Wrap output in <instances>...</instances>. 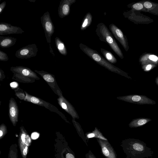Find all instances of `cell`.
<instances>
[{
  "label": "cell",
  "instance_id": "cell-1",
  "mask_svg": "<svg viewBox=\"0 0 158 158\" xmlns=\"http://www.w3.org/2000/svg\"><path fill=\"white\" fill-rule=\"evenodd\" d=\"M125 146L128 158H149L154 153L145 143L139 139H129L126 140Z\"/></svg>",
  "mask_w": 158,
  "mask_h": 158
},
{
  "label": "cell",
  "instance_id": "cell-2",
  "mask_svg": "<svg viewBox=\"0 0 158 158\" xmlns=\"http://www.w3.org/2000/svg\"><path fill=\"white\" fill-rule=\"evenodd\" d=\"M95 32L99 40L106 43L120 58H123V53L111 32L105 24L102 23L97 26Z\"/></svg>",
  "mask_w": 158,
  "mask_h": 158
},
{
  "label": "cell",
  "instance_id": "cell-3",
  "mask_svg": "<svg viewBox=\"0 0 158 158\" xmlns=\"http://www.w3.org/2000/svg\"><path fill=\"white\" fill-rule=\"evenodd\" d=\"M10 70L14 74L12 79L20 82L32 83L40 79L35 72L26 67H11Z\"/></svg>",
  "mask_w": 158,
  "mask_h": 158
},
{
  "label": "cell",
  "instance_id": "cell-4",
  "mask_svg": "<svg viewBox=\"0 0 158 158\" xmlns=\"http://www.w3.org/2000/svg\"><path fill=\"white\" fill-rule=\"evenodd\" d=\"M79 46L83 52L99 64L110 69L115 70L116 69L101 56L97 51L82 43L79 44Z\"/></svg>",
  "mask_w": 158,
  "mask_h": 158
},
{
  "label": "cell",
  "instance_id": "cell-5",
  "mask_svg": "<svg viewBox=\"0 0 158 158\" xmlns=\"http://www.w3.org/2000/svg\"><path fill=\"white\" fill-rule=\"evenodd\" d=\"M41 23L44 29L47 42L49 46L50 52L55 56L50 44L51 38L55 31V27L51 18L49 13L47 11L40 17Z\"/></svg>",
  "mask_w": 158,
  "mask_h": 158
},
{
  "label": "cell",
  "instance_id": "cell-6",
  "mask_svg": "<svg viewBox=\"0 0 158 158\" xmlns=\"http://www.w3.org/2000/svg\"><path fill=\"white\" fill-rule=\"evenodd\" d=\"M24 92L25 94L22 100L44 107L50 111L55 112L62 116L61 112L55 106L39 98L30 95L25 91Z\"/></svg>",
  "mask_w": 158,
  "mask_h": 158
},
{
  "label": "cell",
  "instance_id": "cell-7",
  "mask_svg": "<svg viewBox=\"0 0 158 158\" xmlns=\"http://www.w3.org/2000/svg\"><path fill=\"white\" fill-rule=\"evenodd\" d=\"M18 142L22 156L23 158H26L31 140L23 126L20 128Z\"/></svg>",
  "mask_w": 158,
  "mask_h": 158
},
{
  "label": "cell",
  "instance_id": "cell-8",
  "mask_svg": "<svg viewBox=\"0 0 158 158\" xmlns=\"http://www.w3.org/2000/svg\"><path fill=\"white\" fill-rule=\"evenodd\" d=\"M38 51V48L35 44H28L17 50L15 56L19 59L30 58L35 56Z\"/></svg>",
  "mask_w": 158,
  "mask_h": 158
},
{
  "label": "cell",
  "instance_id": "cell-9",
  "mask_svg": "<svg viewBox=\"0 0 158 158\" xmlns=\"http://www.w3.org/2000/svg\"><path fill=\"white\" fill-rule=\"evenodd\" d=\"M35 72L40 75L43 78L54 92L57 95V91L59 90L60 88L58 86L54 75L43 70H35Z\"/></svg>",
  "mask_w": 158,
  "mask_h": 158
},
{
  "label": "cell",
  "instance_id": "cell-10",
  "mask_svg": "<svg viewBox=\"0 0 158 158\" xmlns=\"http://www.w3.org/2000/svg\"><path fill=\"white\" fill-rule=\"evenodd\" d=\"M24 32L20 27L5 22L0 23V35L21 34Z\"/></svg>",
  "mask_w": 158,
  "mask_h": 158
},
{
  "label": "cell",
  "instance_id": "cell-11",
  "mask_svg": "<svg viewBox=\"0 0 158 158\" xmlns=\"http://www.w3.org/2000/svg\"><path fill=\"white\" fill-rule=\"evenodd\" d=\"M19 114V110L17 103L15 99L11 98L9 100V115L10 121L14 126L18 122Z\"/></svg>",
  "mask_w": 158,
  "mask_h": 158
},
{
  "label": "cell",
  "instance_id": "cell-12",
  "mask_svg": "<svg viewBox=\"0 0 158 158\" xmlns=\"http://www.w3.org/2000/svg\"><path fill=\"white\" fill-rule=\"evenodd\" d=\"M125 99L129 102L139 105H153L156 103L155 101L144 95H130L126 96Z\"/></svg>",
  "mask_w": 158,
  "mask_h": 158
},
{
  "label": "cell",
  "instance_id": "cell-13",
  "mask_svg": "<svg viewBox=\"0 0 158 158\" xmlns=\"http://www.w3.org/2000/svg\"><path fill=\"white\" fill-rule=\"evenodd\" d=\"M109 27L110 30L113 36L126 50L127 48L126 39L122 31L113 23L109 25Z\"/></svg>",
  "mask_w": 158,
  "mask_h": 158
},
{
  "label": "cell",
  "instance_id": "cell-14",
  "mask_svg": "<svg viewBox=\"0 0 158 158\" xmlns=\"http://www.w3.org/2000/svg\"><path fill=\"white\" fill-rule=\"evenodd\" d=\"M76 1V0H61L58 8L59 17L63 18L68 16L70 12L71 6Z\"/></svg>",
  "mask_w": 158,
  "mask_h": 158
},
{
  "label": "cell",
  "instance_id": "cell-15",
  "mask_svg": "<svg viewBox=\"0 0 158 158\" xmlns=\"http://www.w3.org/2000/svg\"><path fill=\"white\" fill-rule=\"evenodd\" d=\"M17 39L9 36H0V46L2 48H8L14 45Z\"/></svg>",
  "mask_w": 158,
  "mask_h": 158
},
{
  "label": "cell",
  "instance_id": "cell-16",
  "mask_svg": "<svg viewBox=\"0 0 158 158\" xmlns=\"http://www.w3.org/2000/svg\"><path fill=\"white\" fill-rule=\"evenodd\" d=\"M152 119L148 118H141L133 119L129 124V127L131 128H136L142 126Z\"/></svg>",
  "mask_w": 158,
  "mask_h": 158
},
{
  "label": "cell",
  "instance_id": "cell-17",
  "mask_svg": "<svg viewBox=\"0 0 158 158\" xmlns=\"http://www.w3.org/2000/svg\"><path fill=\"white\" fill-rule=\"evenodd\" d=\"M55 42L56 46L60 53L63 56H66L67 54V51L64 43L57 37L55 38Z\"/></svg>",
  "mask_w": 158,
  "mask_h": 158
},
{
  "label": "cell",
  "instance_id": "cell-18",
  "mask_svg": "<svg viewBox=\"0 0 158 158\" xmlns=\"http://www.w3.org/2000/svg\"><path fill=\"white\" fill-rule=\"evenodd\" d=\"M93 17L90 12L87 13L85 16L81 23L80 29L82 31L85 30L91 24Z\"/></svg>",
  "mask_w": 158,
  "mask_h": 158
},
{
  "label": "cell",
  "instance_id": "cell-19",
  "mask_svg": "<svg viewBox=\"0 0 158 158\" xmlns=\"http://www.w3.org/2000/svg\"><path fill=\"white\" fill-rule=\"evenodd\" d=\"M100 51L105 58L109 61L113 63L117 62V59L110 52L103 48H101Z\"/></svg>",
  "mask_w": 158,
  "mask_h": 158
},
{
  "label": "cell",
  "instance_id": "cell-20",
  "mask_svg": "<svg viewBox=\"0 0 158 158\" xmlns=\"http://www.w3.org/2000/svg\"><path fill=\"white\" fill-rule=\"evenodd\" d=\"M8 157L9 158H18V150L16 144H13L10 146Z\"/></svg>",
  "mask_w": 158,
  "mask_h": 158
},
{
  "label": "cell",
  "instance_id": "cell-21",
  "mask_svg": "<svg viewBox=\"0 0 158 158\" xmlns=\"http://www.w3.org/2000/svg\"><path fill=\"white\" fill-rule=\"evenodd\" d=\"M7 132L6 127L3 123L1 124L0 127V138L2 139L6 135Z\"/></svg>",
  "mask_w": 158,
  "mask_h": 158
},
{
  "label": "cell",
  "instance_id": "cell-22",
  "mask_svg": "<svg viewBox=\"0 0 158 158\" xmlns=\"http://www.w3.org/2000/svg\"><path fill=\"white\" fill-rule=\"evenodd\" d=\"M9 58L7 54L3 51L0 50V60L6 61L8 60Z\"/></svg>",
  "mask_w": 158,
  "mask_h": 158
},
{
  "label": "cell",
  "instance_id": "cell-23",
  "mask_svg": "<svg viewBox=\"0 0 158 158\" xmlns=\"http://www.w3.org/2000/svg\"><path fill=\"white\" fill-rule=\"evenodd\" d=\"M132 7L135 10H140L143 8V6L142 4L138 3L133 4Z\"/></svg>",
  "mask_w": 158,
  "mask_h": 158
},
{
  "label": "cell",
  "instance_id": "cell-24",
  "mask_svg": "<svg viewBox=\"0 0 158 158\" xmlns=\"http://www.w3.org/2000/svg\"><path fill=\"white\" fill-rule=\"evenodd\" d=\"M6 5V1H4L0 4V15L1 14L4 9Z\"/></svg>",
  "mask_w": 158,
  "mask_h": 158
},
{
  "label": "cell",
  "instance_id": "cell-25",
  "mask_svg": "<svg viewBox=\"0 0 158 158\" xmlns=\"http://www.w3.org/2000/svg\"><path fill=\"white\" fill-rule=\"evenodd\" d=\"M102 152L103 154L106 156H108L109 155V152L106 148L103 147L102 148Z\"/></svg>",
  "mask_w": 158,
  "mask_h": 158
},
{
  "label": "cell",
  "instance_id": "cell-26",
  "mask_svg": "<svg viewBox=\"0 0 158 158\" xmlns=\"http://www.w3.org/2000/svg\"><path fill=\"white\" fill-rule=\"evenodd\" d=\"M39 136V134L37 132H34L31 135V137L33 139H36Z\"/></svg>",
  "mask_w": 158,
  "mask_h": 158
},
{
  "label": "cell",
  "instance_id": "cell-27",
  "mask_svg": "<svg viewBox=\"0 0 158 158\" xmlns=\"http://www.w3.org/2000/svg\"><path fill=\"white\" fill-rule=\"evenodd\" d=\"M10 85L12 88H16L18 86V84L16 82H13L10 83Z\"/></svg>",
  "mask_w": 158,
  "mask_h": 158
},
{
  "label": "cell",
  "instance_id": "cell-28",
  "mask_svg": "<svg viewBox=\"0 0 158 158\" xmlns=\"http://www.w3.org/2000/svg\"><path fill=\"white\" fill-rule=\"evenodd\" d=\"M5 75L4 72L3 70L1 69H0V78L1 81H2L4 78H5Z\"/></svg>",
  "mask_w": 158,
  "mask_h": 158
},
{
  "label": "cell",
  "instance_id": "cell-29",
  "mask_svg": "<svg viewBox=\"0 0 158 158\" xmlns=\"http://www.w3.org/2000/svg\"><path fill=\"white\" fill-rule=\"evenodd\" d=\"M144 7L146 8H149L152 7V4L151 2H146L144 3Z\"/></svg>",
  "mask_w": 158,
  "mask_h": 158
},
{
  "label": "cell",
  "instance_id": "cell-30",
  "mask_svg": "<svg viewBox=\"0 0 158 158\" xmlns=\"http://www.w3.org/2000/svg\"><path fill=\"white\" fill-rule=\"evenodd\" d=\"M149 58L150 60H151L153 61H156L158 59V57L154 55H151L149 56Z\"/></svg>",
  "mask_w": 158,
  "mask_h": 158
},
{
  "label": "cell",
  "instance_id": "cell-31",
  "mask_svg": "<svg viewBox=\"0 0 158 158\" xmlns=\"http://www.w3.org/2000/svg\"><path fill=\"white\" fill-rule=\"evenodd\" d=\"M66 158H75L74 156L71 154L68 153L66 155Z\"/></svg>",
  "mask_w": 158,
  "mask_h": 158
},
{
  "label": "cell",
  "instance_id": "cell-32",
  "mask_svg": "<svg viewBox=\"0 0 158 158\" xmlns=\"http://www.w3.org/2000/svg\"><path fill=\"white\" fill-rule=\"evenodd\" d=\"M95 135L94 133H90L88 135L87 137L88 138H91L94 137Z\"/></svg>",
  "mask_w": 158,
  "mask_h": 158
},
{
  "label": "cell",
  "instance_id": "cell-33",
  "mask_svg": "<svg viewBox=\"0 0 158 158\" xmlns=\"http://www.w3.org/2000/svg\"><path fill=\"white\" fill-rule=\"evenodd\" d=\"M152 67V65L151 64H149L146 67V69L147 70H150Z\"/></svg>",
  "mask_w": 158,
  "mask_h": 158
},
{
  "label": "cell",
  "instance_id": "cell-34",
  "mask_svg": "<svg viewBox=\"0 0 158 158\" xmlns=\"http://www.w3.org/2000/svg\"><path fill=\"white\" fill-rule=\"evenodd\" d=\"M156 84L158 85V77H157L155 80Z\"/></svg>",
  "mask_w": 158,
  "mask_h": 158
},
{
  "label": "cell",
  "instance_id": "cell-35",
  "mask_svg": "<svg viewBox=\"0 0 158 158\" xmlns=\"http://www.w3.org/2000/svg\"><path fill=\"white\" fill-rule=\"evenodd\" d=\"M29 1H30V2H35V0H29Z\"/></svg>",
  "mask_w": 158,
  "mask_h": 158
}]
</instances>
